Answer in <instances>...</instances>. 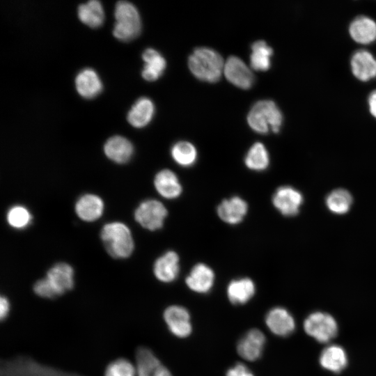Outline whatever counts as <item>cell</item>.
I'll use <instances>...</instances> for the list:
<instances>
[{
	"instance_id": "obj_30",
	"label": "cell",
	"mask_w": 376,
	"mask_h": 376,
	"mask_svg": "<svg viewBox=\"0 0 376 376\" xmlns=\"http://www.w3.org/2000/svg\"><path fill=\"white\" fill-rule=\"evenodd\" d=\"M171 155L173 161L182 167L192 166L197 159V150L190 142L180 141L172 146Z\"/></svg>"
},
{
	"instance_id": "obj_13",
	"label": "cell",
	"mask_w": 376,
	"mask_h": 376,
	"mask_svg": "<svg viewBox=\"0 0 376 376\" xmlns=\"http://www.w3.org/2000/svg\"><path fill=\"white\" fill-rule=\"evenodd\" d=\"M249 206L245 200L238 196L224 199L217 206V213L222 221L236 225L241 223L248 212Z\"/></svg>"
},
{
	"instance_id": "obj_15",
	"label": "cell",
	"mask_w": 376,
	"mask_h": 376,
	"mask_svg": "<svg viewBox=\"0 0 376 376\" xmlns=\"http://www.w3.org/2000/svg\"><path fill=\"white\" fill-rule=\"evenodd\" d=\"M215 275L212 269L202 263L196 264L186 277L188 288L197 293H207L214 283Z\"/></svg>"
},
{
	"instance_id": "obj_12",
	"label": "cell",
	"mask_w": 376,
	"mask_h": 376,
	"mask_svg": "<svg viewBox=\"0 0 376 376\" xmlns=\"http://www.w3.org/2000/svg\"><path fill=\"white\" fill-rule=\"evenodd\" d=\"M45 279L57 297L71 290L74 286L73 269L65 263H58L50 267Z\"/></svg>"
},
{
	"instance_id": "obj_31",
	"label": "cell",
	"mask_w": 376,
	"mask_h": 376,
	"mask_svg": "<svg viewBox=\"0 0 376 376\" xmlns=\"http://www.w3.org/2000/svg\"><path fill=\"white\" fill-rule=\"evenodd\" d=\"M352 196L346 189H337L329 193L325 203L328 209L336 214H343L347 212L352 204Z\"/></svg>"
},
{
	"instance_id": "obj_7",
	"label": "cell",
	"mask_w": 376,
	"mask_h": 376,
	"mask_svg": "<svg viewBox=\"0 0 376 376\" xmlns=\"http://www.w3.org/2000/svg\"><path fill=\"white\" fill-rule=\"evenodd\" d=\"M304 201L301 193L290 186L279 187L272 196L274 207L283 216L297 215Z\"/></svg>"
},
{
	"instance_id": "obj_14",
	"label": "cell",
	"mask_w": 376,
	"mask_h": 376,
	"mask_svg": "<svg viewBox=\"0 0 376 376\" xmlns=\"http://www.w3.org/2000/svg\"><path fill=\"white\" fill-rule=\"evenodd\" d=\"M265 340V336L261 331L258 329H250L238 341L237 352L246 361H256L262 355Z\"/></svg>"
},
{
	"instance_id": "obj_17",
	"label": "cell",
	"mask_w": 376,
	"mask_h": 376,
	"mask_svg": "<svg viewBox=\"0 0 376 376\" xmlns=\"http://www.w3.org/2000/svg\"><path fill=\"white\" fill-rule=\"evenodd\" d=\"M156 279L163 283H171L180 273V258L172 250L168 251L157 258L153 265Z\"/></svg>"
},
{
	"instance_id": "obj_2",
	"label": "cell",
	"mask_w": 376,
	"mask_h": 376,
	"mask_svg": "<svg viewBox=\"0 0 376 376\" xmlns=\"http://www.w3.org/2000/svg\"><path fill=\"white\" fill-rule=\"evenodd\" d=\"M100 237L107 253L113 258L123 259L133 253L134 243L130 229L124 223L113 221L106 224Z\"/></svg>"
},
{
	"instance_id": "obj_8",
	"label": "cell",
	"mask_w": 376,
	"mask_h": 376,
	"mask_svg": "<svg viewBox=\"0 0 376 376\" xmlns=\"http://www.w3.org/2000/svg\"><path fill=\"white\" fill-rule=\"evenodd\" d=\"M350 69L354 77L363 82L376 78V58L366 49H359L351 56Z\"/></svg>"
},
{
	"instance_id": "obj_24",
	"label": "cell",
	"mask_w": 376,
	"mask_h": 376,
	"mask_svg": "<svg viewBox=\"0 0 376 376\" xmlns=\"http://www.w3.org/2000/svg\"><path fill=\"white\" fill-rule=\"evenodd\" d=\"M226 291L228 298L233 304H244L255 295L256 285L252 279L244 277L232 280Z\"/></svg>"
},
{
	"instance_id": "obj_35",
	"label": "cell",
	"mask_w": 376,
	"mask_h": 376,
	"mask_svg": "<svg viewBox=\"0 0 376 376\" xmlns=\"http://www.w3.org/2000/svg\"><path fill=\"white\" fill-rule=\"evenodd\" d=\"M226 376H254L252 372L243 363H237L230 368Z\"/></svg>"
},
{
	"instance_id": "obj_36",
	"label": "cell",
	"mask_w": 376,
	"mask_h": 376,
	"mask_svg": "<svg viewBox=\"0 0 376 376\" xmlns=\"http://www.w3.org/2000/svg\"><path fill=\"white\" fill-rule=\"evenodd\" d=\"M10 310V304L8 299L3 295L1 296L0 298V318L3 320L6 319Z\"/></svg>"
},
{
	"instance_id": "obj_20",
	"label": "cell",
	"mask_w": 376,
	"mask_h": 376,
	"mask_svg": "<svg viewBox=\"0 0 376 376\" xmlns=\"http://www.w3.org/2000/svg\"><path fill=\"white\" fill-rule=\"evenodd\" d=\"M154 186L157 193L166 199H175L182 192V186L178 175L169 169H162L157 173Z\"/></svg>"
},
{
	"instance_id": "obj_23",
	"label": "cell",
	"mask_w": 376,
	"mask_h": 376,
	"mask_svg": "<svg viewBox=\"0 0 376 376\" xmlns=\"http://www.w3.org/2000/svg\"><path fill=\"white\" fill-rule=\"evenodd\" d=\"M154 113L155 105L152 101L146 97H142L132 105L127 113V119L132 126L142 128L151 121Z\"/></svg>"
},
{
	"instance_id": "obj_29",
	"label": "cell",
	"mask_w": 376,
	"mask_h": 376,
	"mask_svg": "<svg viewBox=\"0 0 376 376\" xmlns=\"http://www.w3.org/2000/svg\"><path fill=\"white\" fill-rule=\"evenodd\" d=\"M269 155L264 144L256 142L252 145L246 154L244 164L254 171H263L269 164Z\"/></svg>"
},
{
	"instance_id": "obj_6",
	"label": "cell",
	"mask_w": 376,
	"mask_h": 376,
	"mask_svg": "<svg viewBox=\"0 0 376 376\" xmlns=\"http://www.w3.org/2000/svg\"><path fill=\"white\" fill-rule=\"evenodd\" d=\"M168 210L156 199L142 201L134 211V219L143 228L155 231L162 228Z\"/></svg>"
},
{
	"instance_id": "obj_1",
	"label": "cell",
	"mask_w": 376,
	"mask_h": 376,
	"mask_svg": "<svg viewBox=\"0 0 376 376\" xmlns=\"http://www.w3.org/2000/svg\"><path fill=\"white\" fill-rule=\"evenodd\" d=\"M224 60L215 50L208 47H198L190 54L189 68L198 79L210 83L217 81L224 72Z\"/></svg>"
},
{
	"instance_id": "obj_19",
	"label": "cell",
	"mask_w": 376,
	"mask_h": 376,
	"mask_svg": "<svg viewBox=\"0 0 376 376\" xmlns=\"http://www.w3.org/2000/svg\"><path fill=\"white\" fill-rule=\"evenodd\" d=\"M104 205L102 199L92 194H86L77 201L75 210L77 215L86 222L96 221L102 215Z\"/></svg>"
},
{
	"instance_id": "obj_21",
	"label": "cell",
	"mask_w": 376,
	"mask_h": 376,
	"mask_svg": "<svg viewBox=\"0 0 376 376\" xmlns=\"http://www.w3.org/2000/svg\"><path fill=\"white\" fill-rule=\"evenodd\" d=\"M105 155L117 164L130 161L134 153L132 143L122 136H113L107 139L104 145Z\"/></svg>"
},
{
	"instance_id": "obj_28",
	"label": "cell",
	"mask_w": 376,
	"mask_h": 376,
	"mask_svg": "<svg viewBox=\"0 0 376 376\" xmlns=\"http://www.w3.org/2000/svg\"><path fill=\"white\" fill-rule=\"evenodd\" d=\"M273 49L265 41L258 40L251 45L250 65L257 71H266L271 66Z\"/></svg>"
},
{
	"instance_id": "obj_9",
	"label": "cell",
	"mask_w": 376,
	"mask_h": 376,
	"mask_svg": "<svg viewBox=\"0 0 376 376\" xmlns=\"http://www.w3.org/2000/svg\"><path fill=\"white\" fill-rule=\"evenodd\" d=\"M163 317L169 331L175 336L186 338L191 334L190 314L185 307L170 306L164 311Z\"/></svg>"
},
{
	"instance_id": "obj_26",
	"label": "cell",
	"mask_w": 376,
	"mask_h": 376,
	"mask_svg": "<svg viewBox=\"0 0 376 376\" xmlns=\"http://www.w3.org/2000/svg\"><path fill=\"white\" fill-rule=\"evenodd\" d=\"M142 58L145 63L141 71L143 78L148 81L158 79L166 67L164 58L157 50L148 48L143 52Z\"/></svg>"
},
{
	"instance_id": "obj_16",
	"label": "cell",
	"mask_w": 376,
	"mask_h": 376,
	"mask_svg": "<svg viewBox=\"0 0 376 376\" xmlns=\"http://www.w3.org/2000/svg\"><path fill=\"white\" fill-rule=\"evenodd\" d=\"M348 33L359 44H371L376 40V22L368 15H358L350 22Z\"/></svg>"
},
{
	"instance_id": "obj_10",
	"label": "cell",
	"mask_w": 376,
	"mask_h": 376,
	"mask_svg": "<svg viewBox=\"0 0 376 376\" xmlns=\"http://www.w3.org/2000/svg\"><path fill=\"white\" fill-rule=\"evenodd\" d=\"M224 73L229 82L242 89L250 88L254 81L251 70L236 56L228 58L224 64Z\"/></svg>"
},
{
	"instance_id": "obj_3",
	"label": "cell",
	"mask_w": 376,
	"mask_h": 376,
	"mask_svg": "<svg viewBox=\"0 0 376 376\" xmlns=\"http://www.w3.org/2000/svg\"><path fill=\"white\" fill-rule=\"evenodd\" d=\"M283 116L276 104L270 100L257 102L247 116L250 127L256 132L266 134L269 131L278 133L283 124Z\"/></svg>"
},
{
	"instance_id": "obj_37",
	"label": "cell",
	"mask_w": 376,
	"mask_h": 376,
	"mask_svg": "<svg viewBox=\"0 0 376 376\" xmlns=\"http://www.w3.org/2000/svg\"><path fill=\"white\" fill-rule=\"evenodd\" d=\"M367 102L370 113L376 119V89L369 93Z\"/></svg>"
},
{
	"instance_id": "obj_33",
	"label": "cell",
	"mask_w": 376,
	"mask_h": 376,
	"mask_svg": "<svg viewBox=\"0 0 376 376\" xmlns=\"http://www.w3.org/2000/svg\"><path fill=\"white\" fill-rule=\"evenodd\" d=\"M104 376H137L136 368L127 359L120 358L107 366Z\"/></svg>"
},
{
	"instance_id": "obj_11",
	"label": "cell",
	"mask_w": 376,
	"mask_h": 376,
	"mask_svg": "<svg viewBox=\"0 0 376 376\" xmlns=\"http://www.w3.org/2000/svg\"><path fill=\"white\" fill-rule=\"evenodd\" d=\"M137 376H173L154 353L148 348L140 347L136 352Z\"/></svg>"
},
{
	"instance_id": "obj_34",
	"label": "cell",
	"mask_w": 376,
	"mask_h": 376,
	"mask_svg": "<svg viewBox=\"0 0 376 376\" xmlns=\"http://www.w3.org/2000/svg\"><path fill=\"white\" fill-rule=\"evenodd\" d=\"M33 292L38 296L45 299H54L57 297L45 277L38 280L34 283Z\"/></svg>"
},
{
	"instance_id": "obj_4",
	"label": "cell",
	"mask_w": 376,
	"mask_h": 376,
	"mask_svg": "<svg viewBox=\"0 0 376 376\" xmlns=\"http://www.w3.org/2000/svg\"><path fill=\"white\" fill-rule=\"evenodd\" d=\"M115 24L113 35L117 39L128 42L141 33V21L136 6L127 1H119L114 10Z\"/></svg>"
},
{
	"instance_id": "obj_25",
	"label": "cell",
	"mask_w": 376,
	"mask_h": 376,
	"mask_svg": "<svg viewBox=\"0 0 376 376\" xmlns=\"http://www.w3.org/2000/svg\"><path fill=\"white\" fill-rule=\"evenodd\" d=\"M319 361L323 368L336 373L344 370L348 362L345 350L338 345L325 347L320 355Z\"/></svg>"
},
{
	"instance_id": "obj_32",
	"label": "cell",
	"mask_w": 376,
	"mask_h": 376,
	"mask_svg": "<svg viewBox=\"0 0 376 376\" xmlns=\"http://www.w3.org/2000/svg\"><path fill=\"white\" fill-rule=\"evenodd\" d=\"M6 220L12 228L24 229L31 224L32 216L26 207L16 205L8 210Z\"/></svg>"
},
{
	"instance_id": "obj_27",
	"label": "cell",
	"mask_w": 376,
	"mask_h": 376,
	"mask_svg": "<svg viewBox=\"0 0 376 376\" xmlns=\"http://www.w3.org/2000/svg\"><path fill=\"white\" fill-rule=\"evenodd\" d=\"M78 17L80 21L91 28H98L104 22V12L101 3L97 0H91L78 7Z\"/></svg>"
},
{
	"instance_id": "obj_22",
	"label": "cell",
	"mask_w": 376,
	"mask_h": 376,
	"mask_svg": "<svg viewBox=\"0 0 376 376\" xmlns=\"http://www.w3.org/2000/svg\"><path fill=\"white\" fill-rule=\"evenodd\" d=\"M75 87L78 93L86 99H92L102 90V83L97 72L91 68H84L75 77Z\"/></svg>"
},
{
	"instance_id": "obj_18",
	"label": "cell",
	"mask_w": 376,
	"mask_h": 376,
	"mask_svg": "<svg viewBox=\"0 0 376 376\" xmlns=\"http://www.w3.org/2000/svg\"><path fill=\"white\" fill-rule=\"evenodd\" d=\"M265 323L274 334L282 337L289 336L295 329L294 318L283 307L272 308L267 313Z\"/></svg>"
},
{
	"instance_id": "obj_5",
	"label": "cell",
	"mask_w": 376,
	"mask_h": 376,
	"mask_svg": "<svg viewBox=\"0 0 376 376\" xmlns=\"http://www.w3.org/2000/svg\"><path fill=\"white\" fill-rule=\"evenodd\" d=\"M305 332L317 341L329 342L338 333V324L329 313L316 311L311 313L304 322Z\"/></svg>"
}]
</instances>
